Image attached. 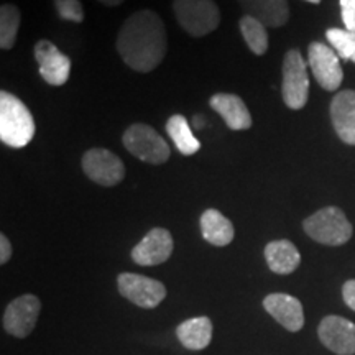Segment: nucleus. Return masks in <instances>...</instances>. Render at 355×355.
Here are the masks:
<instances>
[{"label":"nucleus","mask_w":355,"mask_h":355,"mask_svg":"<svg viewBox=\"0 0 355 355\" xmlns=\"http://www.w3.org/2000/svg\"><path fill=\"white\" fill-rule=\"evenodd\" d=\"M35 60L38 63L40 76L50 86L60 87L68 83L71 60L50 40H40L35 44Z\"/></svg>","instance_id":"obj_11"},{"label":"nucleus","mask_w":355,"mask_h":355,"mask_svg":"<svg viewBox=\"0 0 355 355\" xmlns=\"http://www.w3.org/2000/svg\"><path fill=\"white\" fill-rule=\"evenodd\" d=\"M201 232L204 241L211 245L225 247L234 241V225L217 209H207L201 216Z\"/></svg>","instance_id":"obj_20"},{"label":"nucleus","mask_w":355,"mask_h":355,"mask_svg":"<svg viewBox=\"0 0 355 355\" xmlns=\"http://www.w3.org/2000/svg\"><path fill=\"white\" fill-rule=\"evenodd\" d=\"M327 42L343 60L352 61L355 56V33L343 28H329L326 32Z\"/></svg>","instance_id":"obj_24"},{"label":"nucleus","mask_w":355,"mask_h":355,"mask_svg":"<svg viewBox=\"0 0 355 355\" xmlns=\"http://www.w3.org/2000/svg\"><path fill=\"white\" fill-rule=\"evenodd\" d=\"M239 28L243 40H245L247 46L250 48L252 53L257 56L265 55L268 50V33H266V26L260 20L254 19L250 15H243L239 20Z\"/></svg>","instance_id":"obj_22"},{"label":"nucleus","mask_w":355,"mask_h":355,"mask_svg":"<svg viewBox=\"0 0 355 355\" xmlns=\"http://www.w3.org/2000/svg\"><path fill=\"white\" fill-rule=\"evenodd\" d=\"M115 46L128 68L152 73L166 55V28L162 17L148 8L133 12L119 30Z\"/></svg>","instance_id":"obj_1"},{"label":"nucleus","mask_w":355,"mask_h":355,"mask_svg":"<svg viewBox=\"0 0 355 355\" xmlns=\"http://www.w3.org/2000/svg\"><path fill=\"white\" fill-rule=\"evenodd\" d=\"M83 171L96 184L112 188L125 178V165L117 155L105 148H91L83 155Z\"/></svg>","instance_id":"obj_7"},{"label":"nucleus","mask_w":355,"mask_h":355,"mask_svg":"<svg viewBox=\"0 0 355 355\" xmlns=\"http://www.w3.org/2000/svg\"><path fill=\"white\" fill-rule=\"evenodd\" d=\"M178 340L189 350H204L212 340V321L207 316L191 318L176 327Z\"/></svg>","instance_id":"obj_19"},{"label":"nucleus","mask_w":355,"mask_h":355,"mask_svg":"<svg viewBox=\"0 0 355 355\" xmlns=\"http://www.w3.org/2000/svg\"><path fill=\"white\" fill-rule=\"evenodd\" d=\"M97 2L102 3V6H105V7H119V6H122L125 0H97Z\"/></svg>","instance_id":"obj_29"},{"label":"nucleus","mask_w":355,"mask_h":355,"mask_svg":"<svg viewBox=\"0 0 355 355\" xmlns=\"http://www.w3.org/2000/svg\"><path fill=\"white\" fill-rule=\"evenodd\" d=\"M352 61H354V63H355V56H354V60H352Z\"/></svg>","instance_id":"obj_32"},{"label":"nucleus","mask_w":355,"mask_h":355,"mask_svg":"<svg viewBox=\"0 0 355 355\" xmlns=\"http://www.w3.org/2000/svg\"><path fill=\"white\" fill-rule=\"evenodd\" d=\"M166 132L173 140V144L176 145L178 152L184 155V157H191V155L198 153L201 150V141L194 137L188 119L184 115H171L166 122Z\"/></svg>","instance_id":"obj_21"},{"label":"nucleus","mask_w":355,"mask_h":355,"mask_svg":"<svg viewBox=\"0 0 355 355\" xmlns=\"http://www.w3.org/2000/svg\"><path fill=\"white\" fill-rule=\"evenodd\" d=\"M263 308L286 331L298 332L304 326L303 304L295 296L286 293H273L263 300Z\"/></svg>","instance_id":"obj_14"},{"label":"nucleus","mask_w":355,"mask_h":355,"mask_svg":"<svg viewBox=\"0 0 355 355\" xmlns=\"http://www.w3.org/2000/svg\"><path fill=\"white\" fill-rule=\"evenodd\" d=\"M178 24L194 38L206 37L220 24V10L214 0H173Z\"/></svg>","instance_id":"obj_4"},{"label":"nucleus","mask_w":355,"mask_h":355,"mask_svg":"<svg viewBox=\"0 0 355 355\" xmlns=\"http://www.w3.org/2000/svg\"><path fill=\"white\" fill-rule=\"evenodd\" d=\"M331 121L339 139L355 145V91L337 92L331 102Z\"/></svg>","instance_id":"obj_15"},{"label":"nucleus","mask_w":355,"mask_h":355,"mask_svg":"<svg viewBox=\"0 0 355 355\" xmlns=\"http://www.w3.org/2000/svg\"><path fill=\"white\" fill-rule=\"evenodd\" d=\"M343 298L350 309L355 311V279H349L343 286Z\"/></svg>","instance_id":"obj_27"},{"label":"nucleus","mask_w":355,"mask_h":355,"mask_svg":"<svg viewBox=\"0 0 355 355\" xmlns=\"http://www.w3.org/2000/svg\"><path fill=\"white\" fill-rule=\"evenodd\" d=\"M265 260L273 273L290 275L301 263V255L296 245L286 239L273 241L265 247Z\"/></svg>","instance_id":"obj_18"},{"label":"nucleus","mask_w":355,"mask_h":355,"mask_svg":"<svg viewBox=\"0 0 355 355\" xmlns=\"http://www.w3.org/2000/svg\"><path fill=\"white\" fill-rule=\"evenodd\" d=\"M345 30L355 33V0H339Z\"/></svg>","instance_id":"obj_26"},{"label":"nucleus","mask_w":355,"mask_h":355,"mask_svg":"<svg viewBox=\"0 0 355 355\" xmlns=\"http://www.w3.org/2000/svg\"><path fill=\"white\" fill-rule=\"evenodd\" d=\"M42 301L35 295H21L6 308L3 313V329L13 337L25 339L37 326Z\"/></svg>","instance_id":"obj_9"},{"label":"nucleus","mask_w":355,"mask_h":355,"mask_svg":"<svg viewBox=\"0 0 355 355\" xmlns=\"http://www.w3.org/2000/svg\"><path fill=\"white\" fill-rule=\"evenodd\" d=\"M321 343L337 355L355 354V324L340 316H326L319 324Z\"/></svg>","instance_id":"obj_13"},{"label":"nucleus","mask_w":355,"mask_h":355,"mask_svg":"<svg viewBox=\"0 0 355 355\" xmlns=\"http://www.w3.org/2000/svg\"><path fill=\"white\" fill-rule=\"evenodd\" d=\"M209 105L224 119L225 125L230 130H248L254 123L242 97L229 94V92H219L211 97Z\"/></svg>","instance_id":"obj_16"},{"label":"nucleus","mask_w":355,"mask_h":355,"mask_svg":"<svg viewBox=\"0 0 355 355\" xmlns=\"http://www.w3.org/2000/svg\"><path fill=\"white\" fill-rule=\"evenodd\" d=\"M282 73L283 101L293 110L303 109L309 97V78L306 71V61L298 50L286 51L283 58Z\"/></svg>","instance_id":"obj_6"},{"label":"nucleus","mask_w":355,"mask_h":355,"mask_svg":"<svg viewBox=\"0 0 355 355\" xmlns=\"http://www.w3.org/2000/svg\"><path fill=\"white\" fill-rule=\"evenodd\" d=\"M304 232L309 235L313 241H316L322 245H344L352 237L354 229L344 211L336 206L324 207L309 216L303 222Z\"/></svg>","instance_id":"obj_3"},{"label":"nucleus","mask_w":355,"mask_h":355,"mask_svg":"<svg viewBox=\"0 0 355 355\" xmlns=\"http://www.w3.org/2000/svg\"><path fill=\"white\" fill-rule=\"evenodd\" d=\"M12 257V243L6 234H0V263L6 265Z\"/></svg>","instance_id":"obj_28"},{"label":"nucleus","mask_w":355,"mask_h":355,"mask_svg":"<svg viewBox=\"0 0 355 355\" xmlns=\"http://www.w3.org/2000/svg\"><path fill=\"white\" fill-rule=\"evenodd\" d=\"M55 8L61 20L83 24L84 8L81 0H55Z\"/></svg>","instance_id":"obj_25"},{"label":"nucleus","mask_w":355,"mask_h":355,"mask_svg":"<svg viewBox=\"0 0 355 355\" xmlns=\"http://www.w3.org/2000/svg\"><path fill=\"white\" fill-rule=\"evenodd\" d=\"M245 15L260 20L270 28H279L290 19L288 0H239Z\"/></svg>","instance_id":"obj_17"},{"label":"nucleus","mask_w":355,"mask_h":355,"mask_svg":"<svg viewBox=\"0 0 355 355\" xmlns=\"http://www.w3.org/2000/svg\"><path fill=\"white\" fill-rule=\"evenodd\" d=\"M309 66L319 86L326 91H337L343 84L344 71L340 66V58L334 48L326 46L324 43L313 42L308 48Z\"/></svg>","instance_id":"obj_10"},{"label":"nucleus","mask_w":355,"mask_h":355,"mask_svg":"<svg viewBox=\"0 0 355 355\" xmlns=\"http://www.w3.org/2000/svg\"><path fill=\"white\" fill-rule=\"evenodd\" d=\"M117 286L123 298L144 309L157 308L166 298L165 285L144 275L121 273L117 277Z\"/></svg>","instance_id":"obj_8"},{"label":"nucleus","mask_w":355,"mask_h":355,"mask_svg":"<svg viewBox=\"0 0 355 355\" xmlns=\"http://www.w3.org/2000/svg\"><path fill=\"white\" fill-rule=\"evenodd\" d=\"M21 15L19 7L13 3H3L0 7V48L12 50L17 43V35L20 30Z\"/></svg>","instance_id":"obj_23"},{"label":"nucleus","mask_w":355,"mask_h":355,"mask_svg":"<svg viewBox=\"0 0 355 355\" xmlns=\"http://www.w3.org/2000/svg\"><path fill=\"white\" fill-rule=\"evenodd\" d=\"M306 2H309V3H319V2H321V0H306Z\"/></svg>","instance_id":"obj_31"},{"label":"nucleus","mask_w":355,"mask_h":355,"mask_svg":"<svg viewBox=\"0 0 355 355\" xmlns=\"http://www.w3.org/2000/svg\"><path fill=\"white\" fill-rule=\"evenodd\" d=\"M193 127L194 128H202L204 127V119L201 115H194L193 117Z\"/></svg>","instance_id":"obj_30"},{"label":"nucleus","mask_w":355,"mask_h":355,"mask_svg":"<svg viewBox=\"0 0 355 355\" xmlns=\"http://www.w3.org/2000/svg\"><path fill=\"white\" fill-rule=\"evenodd\" d=\"M175 242L170 230L152 229L141 241L133 247L132 260L140 266H155L165 263L173 254Z\"/></svg>","instance_id":"obj_12"},{"label":"nucleus","mask_w":355,"mask_h":355,"mask_svg":"<svg viewBox=\"0 0 355 355\" xmlns=\"http://www.w3.org/2000/svg\"><path fill=\"white\" fill-rule=\"evenodd\" d=\"M35 127L30 109L12 92H0V140L12 148H24L33 140Z\"/></svg>","instance_id":"obj_2"},{"label":"nucleus","mask_w":355,"mask_h":355,"mask_svg":"<svg viewBox=\"0 0 355 355\" xmlns=\"http://www.w3.org/2000/svg\"><path fill=\"white\" fill-rule=\"evenodd\" d=\"M122 141L128 153L150 165H163L170 159L171 150L168 141L146 123H133L128 127Z\"/></svg>","instance_id":"obj_5"}]
</instances>
